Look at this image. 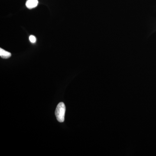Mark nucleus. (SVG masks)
Returning <instances> with one entry per match:
<instances>
[{
	"instance_id": "obj_1",
	"label": "nucleus",
	"mask_w": 156,
	"mask_h": 156,
	"mask_svg": "<svg viewBox=\"0 0 156 156\" xmlns=\"http://www.w3.org/2000/svg\"><path fill=\"white\" fill-rule=\"evenodd\" d=\"M66 106L63 102H60L57 107L55 111V115L56 119L59 122H63L65 120Z\"/></svg>"
},
{
	"instance_id": "obj_3",
	"label": "nucleus",
	"mask_w": 156,
	"mask_h": 156,
	"mask_svg": "<svg viewBox=\"0 0 156 156\" xmlns=\"http://www.w3.org/2000/svg\"><path fill=\"white\" fill-rule=\"evenodd\" d=\"M0 56L1 57L4 58H9L11 57V53L3 49H0Z\"/></svg>"
},
{
	"instance_id": "obj_4",
	"label": "nucleus",
	"mask_w": 156,
	"mask_h": 156,
	"mask_svg": "<svg viewBox=\"0 0 156 156\" xmlns=\"http://www.w3.org/2000/svg\"><path fill=\"white\" fill-rule=\"evenodd\" d=\"M29 40L32 43H35L36 42V38L33 35H30L29 37Z\"/></svg>"
},
{
	"instance_id": "obj_2",
	"label": "nucleus",
	"mask_w": 156,
	"mask_h": 156,
	"mask_svg": "<svg viewBox=\"0 0 156 156\" xmlns=\"http://www.w3.org/2000/svg\"><path fill=\"white\" fill-rule=\"evenodd\" d=\"M38 4V0H27L26 3V5L29 9H32L35 8Z\"/></svg>"
}]
</instances>
